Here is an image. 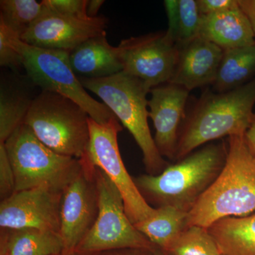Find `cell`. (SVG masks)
Instances as JSON below:
<instances>
[{
	"label": "cell",
	"mask_w": 255,
	"mask_h": 255,
	"mask_svg": "<svg viewBox=\"0 0 255 255\" xmlns=\"http://www.w3.org/2000/svg\"><path fill=\"white\" fill-rule=\"evenodd\" d=\"M227 144L211 143L169 165L157 175L133 177L152 208L172 206L189 213L219 177L226 163Z\"/></svg>",
	"instance_id": "obj_1"
},
{
	"label": "cell",
	"mask_w": 255,
	"mask_h": 255,
	"mask_svg": "<svg viewBox=\"0 0 255 255\" xmlns=\"http://www.w3.org/2000/svg\"><path fill=\"white\" fill-rule=\"evenodd\" d=\"M255 78L231 91H206L186 114L181 127L175 160L207 142L243 135L254 116Z\"/></svg>",
	"instance_id": "obj_2"
},
{
	"label": "cell",
	"mask_w": 255,
	"mask_h": 255,
	"mask_svg": "<svg viewBox=\"0 0 255 255\" xmlns=\"http://www.w3.org/2000/svg\"><path fill=\"white\" fill-rule=\"evenodd\" d=\"M244 136L228 137L224 167L188 213L187 227L209 228L220 219L255 212V157Z\"/></svg>",
	"instance_id": "obj_3"
},
{
	"label": "cell",
	"mask_w": 255,
	"mask_h": 255,
	"mask_svg": "<svg viewBox=\"0 0 255 255\" xmlns=\"http://www.w3.org/2000/svg\"><path fill=\"white\" fill-rule=\"evenodd\" d=\"M87 90L102 100L128 130L142 153L147 174L157 175L169 165L159 153L151 135L147 94L150 89L141 80L122 71L107 78H78Z\"/></svg>",
	"instance_id": "obj_4"
},
{
	"label": "cell",
	"mask_w": 255,
	"mask_h": 255,
	"mask_svg": "<svg viewBox=\"0 0 255 255\" xmlns=\"http://www.w3.org/2000/svg\"><path fill=\"white\" fill-rule=\"evenodd\" d=\"M90 116L75 101L56 92L34 97L23 124L37 138L60 155L82 159L87 155Z\"/></svg>",
	"instance_id": "obj_5"
},
{
	"label": "cell",
	"mask_w": 255,
	"mask_h": 255,
	"mask_svg": "<svg viewBox=\"0 0 255 255\" xmlns=\"http://www.w3.org/2000/svg\"><path fill=\"white\" fill-rule=\"evenodd\" d=\"M16 192L47 187L64 191L82 169V160L56 153L22 124L4 142Z\"/></svg>",
	"instance_id": "obj_6"
},
{
	"label": "cell",
	"mask_w": 255,
	"mask_h": 255,
	"mask_svg": "<svg viewBox=\"0 0 255 255\" xmlns=\"http://www.w3.org/2000/svg\"><path fill=\"white\" fill-rule=\"evenodd\" d=\"M28 80L41 91L56 92L75 101L100 124L116 117L103 103L92 98L74 73L68 50L47 49L18 41Z\"/></svg>",
	"instance_id": "obj_7"
},
{
	"label": "cell",
	"mask_w": 255,
	"mask_h": 255,
	"mask_svg": "<svg viewBox=\"0 0 255 255\" xmlns=\"http://www.w3.org/2000/svg\"><path fill=\"white\" fill-rule=\"evenodd\" d=\"M95 175L100 196L98 216L75 253L84 255L123 248L155 251L157 247L128 217L118 188L99 167H96Z\"/></svg>",
	"instance_id": "obj_8"
},
{
	"label": "cell",
	"mask_w": 255,
	"mask_h": 255,
	"mask_svg": "<svg viewBox=\"0 0 255 255\" xmlns=\"http://www.w3.org/2000/svg\"><path fill=\"white\" fill-rule=\"evenodd\" d=\"M90 137L87 155L92 163L103 171L114 183L124 201L128 217L134 225L148 219L155 208L143 199L124 163L118 144V135L123 130L120 122L114 117L100 124L90 118Z\"/></svg>",
	"instance_id": "obj_9"
},
{
	"label": "cell",
	"mask_w": 255,
	"mask_h": 255,
	"mask_svg": "<svg viewBox=\"0 0 255 255\" xmlns=\"http://www.w3.org/2000/svg\"><path fill=\"white\" fill-rule=\"evenodd\" d=\"M78 175L64 189L60 214L59 235L64 252L75 253L97 221L100 206L96 167L87 155Z\"/></svg>",
	"instance_id": "obj_10"
},
{
	"label": "cell",
	"mask_w": 255,
	"mask_h": 255,
	"mask_svg": "<svg viewBox=\"0 0 255 255\" xmlns=\"http://www.w3.org/2000/svg\"><path fill=\"white\" fill-rule=\"evenodd\" d=\"M117 49L123 72L150 90L170 81L179 57V48L166 31L122 40Z\"/></svg>",
	"instance_id": "obj_11"
},
{
	"label": "cell",
	"mask_w": 255,
	"mask_h": 255,
	"mask_svg": "<svg viewBox=\"0 0 255 255\" xmlns=\"http://www.w3.org/2000/svg\"><path fill=\"white\" fill-rule=\"evenodd\" d=\"M107 24L108 19L104 16L73 17L58 14L43 4L41 14L21 40L39 48L71 51L90 38L107 34Z\"/></svg>",
	"instance_id": "obj_12"
},
{
	"label": "cell",
	"mask_w": 255,
	"mask_h": 255,
	"mask_svg": "<svg viewBox=\"0 0 255 255\" xmlns=\"http://www.w3.org/2000/svg\"><path fill=\"white\" fill-rule=\"evenodd\" d=\"M63 192L47 187L16 191L0 203V228H33L59 234Z\"/></svg>",
	"instance_id": "obj_13"
},
{
	"label": "cell",
	"mask_w": 255,
	"mask_h": 255,
	"mask_svg": "<svg viewBox=\"0 0 255 255\" xmlns=\"http://www.w3.org/2000/svg\"><path fill=\"white\" fill-rule=\"evenodd\" d=\"M189 92L184 87L169 82L153 87L150 92L149 117L155 127L154 141L160 155L171 160H175Z\"/></svg>",
	"instance_id": "obj_14"
},
{
	"label": "cell",
	"mask_w": 255,
	"mask_h": 255,
	"mask_svg": "<svg viewBox=\"0 0 255 255\" xmlns=\"http://www.w3.org/2000/svg\"><path fill=\"white\" fill-rule=\"evenodd\" d=\"M222 48L212 42L198 37L179 48V57L169 83L189 91L213 85L223 55Z\"/></svg>",
	"instance_id": "obj_15"
},
{
	"label": "cell",
	"mask_w": 255,
	"mask_h": 255,
	"mask_svg": "<svg viewBox=\"0 0 255 255\" xmlns=\"http://www.w3.org/2000/svg\"><path fill=\"white\" fill-rule=\"evenodd\" d=\"M199 37L212 42L223 50L255 44L251 23L240 5L203 16Z\"/></svg>",
	"instance_id": "obj_16"
},
{
	"label": "cell",
	"mask_w": 255,
	"mask_h": 255,
	"mask_svg": "<svg viewBox=\"0 0 255 255\" xmlns=\"http://www.w3.org/2000/svg\"><path fill=\"white\" fill-rule=\"evenodd\" d=\"M70 63L78 78H107L124 69L117 47L109 43L107 34L90 38L71 50Z\"/></svg>",
	"instance_id": "obj_17"
},
{
	"label": "cell",
	"mask_w": 255,
	"mask_h": 255,
	"mask_svg": "<svg viewBox=\"0 0 255 255\" xmlns=\"http://www.w3.org/2000/svg\"><path fill=\"white\" fill-rule=\"evenodd\" d=\"M64 252L58 233L33 228H1L0 255H55Z\"/></svg>",
	"instance_id": "obj_18"
},
{
	"label": "cell",
	"mask_w": 255,
	"mask_h": 255,
	"mask_svg": "<svg viewBox=\"0 0 255 255\" xmlns=\"http://www.w3.org/2000/svg\"><path fill=\"white\" fill-rule=\"evenodd\" d=\"M207 229L221 254L255 255V212L220 219Z\"/></svg>",
	"instance_id": "obj_19"
},
{
	"label": "cell",
	"mask_w": 255,
	"mask_h": 255,
	"mask_svg": "<svg viewBox=\"0 0 255 255\" xmlns=\"http://www.w3.org/2000/svg\"><path fill=\"white\" fill-rule=\"evenodd\" d=\"M188 213L172 206L155 209L148 219L134 225L157 248L168 253L187 227Z\"/></svg>",
	"instance_id": "obj_20"
},
{
	"label": "cell",
	"mask_w": 255,
	"mask_h": 255,
	"mask_svg": "<svg viewBox=\"0 0 255 255\" xmlns=\"http://www.w3.org/2000/svg\"><path fill=\"white\" fill-rule=\"evenodd\" d=\"M255 78V44L224 50L212 85L217 92L231 91Z\"/></svg>",
	"instance_id": "obj_21"
},
{
	"label": "cell",
	"mask_w": 255,
	"mask_h": 255,
	"mask_svg": "<svg viewBox=\"0 0 255 255\" xmlns=\"http://www.w3.org/2000/svg\"><path fill=\"white\" fill-rule=\"evenodd\" d=\"M164 7L168 18L167 36L182 48L199 37L203 16L195 0H165Z\"/></svg>",
	"instance_id": "obj_22"
},
{
	"label": "cell",
	"mask_w": 255,
	"mask_h": 255,
	"mask_svg": "<svg viewBox=\"0 0 255 255\" xmlns=\"http://www.w3.org/2000/svg\"><path fill=\"white\" fill-rule=\"evenodd\" d=\"M34 98L19 87L1 82L0 92V142L4 143L22 125Z\"/></svg>",
	"instance_id": "obj_23"
},
{
	"label": "cell",
	"mask_w": 255,
	"mask_h": 255,
	"mask_svg": "<svg viewBox=\"0 0 255 255\" xmlns=\"http://www.w3.org/2000/svg\"><path fill=\"white\" fill-rule=\"evenodd\" d=\"M43 10L42 1L35 0H1L0 1V22L4 23L20 38Z\"/></svg>",
	"instance_id": "obj_24"
},
{
	"label": "cell",
	"mask_w": 255,
	"mask_h": 255,
	"mask_svg": "<svg viewBox=\"0 0 255 255\" xmlns=\"http://www.w3.org/2000/svg\"><path fill=\"white\" fill-rule=\"evenodd\" d=\"M171 255H221L219 246L207 228L188 227L168 252Z\"/></svg>",
	"instance_id": "obj_25"
},
{
	"label": "cell",
	"mask_w": 255,
	"mask_h": 255,
	"mask_svg": "<svg viewBox=\"0 0 255 255\" xmlns=\"http://www.w3.org/2000/svg\"><path fill=\"white\" fill-rule=\"evenodd\" d=\"M21 39L14 31L0 22V65L17 70L23 68V57L18 48Z\"/></svg>",
	"instance_id": "obj_26"
},
{
	"label": "cell",
	"mask_w": 255,
	"mask_h": 255,
	"mask_svg": "<svg viewBox=\"0 0 255 255\" xmlns=\"http://www.w3.org/2000/svg\"><path fill=\"white\" fill-rule=\"evenodd\" d=\"M16 192L15 176L4 143L0 142V199H8Z\"/></svg>",
	"instance_id": "obj_27"
},
{
	"label": "cell",
	"mask_w": 255,
	"mask_h": 255,
	"mask_svg": "<svg viewBox=\"0 0 255 255\" xmlns=\"http://www.w3.org/2000/svg\"><path fill=\"white\" fill-rule=\"evenodd\" d=\"M43 2L58 14L77 18H90L87 14V0H43Z\"/></svg>",
	"instance_id": "obj_28"
},
{
	"label": "cell",
	"mask_w": 255,
	"mask_h": 255,
	"mask_svg": "<svg viewBox=\"0 0 255 255\" xmlns=\"http://www.w3.org/2000/svg\"><path fill=\"white\" fill-rule=\"evenodd\" d=\"M197 4L202 16L232 9L239 5L238 0H197Z\"/></svg>",
	"instance_id": "obj_29"
},
{
	"label": "cell",
	"mask_w": 255,
	"mask_h": 255,
	"mask_svg": "<svg viewBox=\"0 0 255 255\" xmlns=\"http://www.w3.org/2000/svg\"><path fill=\"white\" fill-rule=\"evenodd\" d=\"M153 251L139 248H123L78 255H153Z\"/></svg>",
	"instance_id": "obj_30"
},
{
	"label": "cell",
	"mask_w": 255,
	"mask_h": 255,
	"mask_svg": "<svg viewBox=\"0 0 255 255\" xmlns=\"http://www.w3.org/2000/svg\"><path fill=\"white\" fill-rule=\"evenodd\" d=\"M238 4L251 23L255 38V0H238Z\"/></svg>",
	"instance_id": "obj_31"
},
{
	"label": "cell",
	"mask_w": 255,
	"mask_h": 255,
	"mask_svg": "<svg viewBox=\"0 0 255 255\" xmlns=\"http://www.w3.org/2000/svg\"><path fill=\"white\" fill-rule=\"evenodd\" d=\"M244 137L248 148L255 157V113Z\"/></svg>",
	"instance_id": "obj_32"
},
{
	"label": "cell",
	"mask_w": 255,
	"mask_h": 255,
	"mask_svg": "<svg viewBox=\"0 0 255 255\" xmlns=\"http://www.w3.org/2000/svg\"><path fill=\"white\" fill-rule=\"evenodd\" d=\"M105 2L104 0H88L87 4V16L90 18H96L100 16L99 11Z\"/></svg>",
	"instance_id": "obj_33"
},
{
	"label": "cell",
	"mask_w": 255,
	"mask_h": 255,
	"mask_svg": "<svg viewBox=\"0 0 255 255\" xmlns=\"http://www.w3.org/2000/svg\"><path fill=\"white\" fill-rule=\"evenodd\" d=\"M153 255H171L169 253H166L162 250L159 249V248H156L155 251H153Z\"/></svg>",
	"instance_id": "obj_34"
},
{
	"label": "cell",
	"mask_w": 255,
	"mask_h": 255,
	"mask_svg": "<svg viewBox=\"0 0 255 255\" xmlns=\"http://www.w3.org/2000/svg\"><path fill=\"white\" fill-rule=\"evenodd\" d=\"M55 255H78L76 254V253H65V252H63V253H60V254Z\"/></svg>",
	"instance_id": "obj_35"
},
{
	"label": "cell",
	"mask_w": 255,
	"mask_h": 255,
	"mask_svg": "<svg viewBox=\"0 0 255 255\" xmlns=\"http://www.w3.org/2000/svg\"><path fill=\"white\" fill-rule=\"evenodd\" d=\"M221 255H225L221 254Z\"/></svg>",
	"instance_id": "obj_36"
}]
</instances>
